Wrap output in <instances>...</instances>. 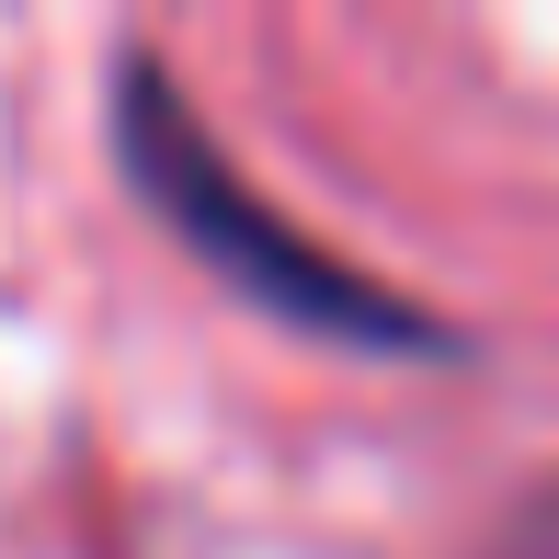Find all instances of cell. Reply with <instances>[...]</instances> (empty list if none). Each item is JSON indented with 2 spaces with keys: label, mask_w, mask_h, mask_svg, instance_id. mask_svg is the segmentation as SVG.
I'll use <instances>...</instances> for the list:
<instances>
[{
  "label": "cell",
  "mask_w": 559,
  "mask_h": 559,
  "mask_svg": "<svg viewBox=\"0 0 559 559\" xmlns=\"http://www.w3.org/2000/svg\"><path fill=\"white\" fill-rule=\"evenodd\" d=\"M138 148H148V171H160V206H183V217H194V228H206V240L228 251V263L251 274V286H274L286 309L332 320V332H412L400 309H377L366 286H343L332 263H309V251H286L274 228H251L240 206H228V194H217V171H206V148L183 138V115H160V92H148V81H138Z\"/></svg>",
  "instance_id": "cell-1"
}]
</instances>
